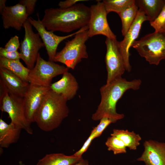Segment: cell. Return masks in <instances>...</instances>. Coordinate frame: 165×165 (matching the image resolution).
<instances>
[{"label": "cell", "instance_id": "obj_6", "mask_svg": "<svg viewBox=\"0 0 165 165\" xmlns=\"http://www.w3.org/2000/svg\"><path fill=\"white\" fill-rule=\"evenodd\" d=\"M131 47L151 64L158 65L165 59V34L156 32L135 40Z\"/></svg>", "mask_w": 165, "mask_h": 165}, {"label": "cell", "instance_id": "obj_22", "mask_svg": "<svg viewBox=\"0 0 165 165\" xmlns=\"http://www.w3.org/2000/svg\"><path fill=\"white\" fill-rule=\"evenodd\" d=\"M111 136L118 138L123 142L127 147L132 150L137 149L141 140L139 134L127 130L114 129Z\"/></svg>", "mask_w": 165, "mask_h": 165}, {"label": "cell", "instance_id": "obj_18", "mask_svg": "<svg viewBox=\"0 0 165 165\" xmlns=\"http://www.w3.org/2000/svg\"><path fill=\"white\" fill-rule=\"evenodd\" d=\"M22 129L12 124H8L2 118L0 119V146L8 148L16 142L20 138Z\"/></svg>", "mask_w": 165, "mask_h": 165}, {"label": "cell", "instance_id": "obj_24", "mask_svg": "<svg viewBox=\"0 0 165 165\" xmlns=\"http://www.w3.org/2000/svg\"><path fill=\"white\" fill-rule=\"evenodd\" d=\"M107 13L114 12L118 14L135 3L134 0H104L102 2Z\"/></svg>", "mask_w": 165, "mask_h": 165}, {"label": "cell", "instance_id": "obj_29", "mask_svg": "<svg viewBox=\"0 0 165 165\" xmlns=\"http://www.w3.org/2000/svg\"><path fill=\"white\" fill-rule=\"evenodd\" d=\"M0 57L11 60H20V53L17 51L8 52L2 47L0 48Z\"/></svg>", "mask_w": 165, "mask_h": 165}, {"label": "cell", "instance_id": "obj_27", "mask_svg": "<svg viewBox=\"0 0 165 165\" xmlns=\"http://www.w3.org/2000/svg\"><path fill=\"white\" fill-rule=\"evenodd\" d=\"M150 23L156 32L160 31L165 26V4L157 17Z\"/></svg>", "mask_w": 165, "mask_h": 165}, {"label": "cell", "instance_id": "obj_26", "mask_svg": "<svg viewBox=\"0 0 165 165\" xmlns=\"http://www.w3.org/2000/svg\"><path fill=\"white\" fill-rule=\"evenodd\" d=\"M100 120L99 124L91 131L94 133L96 138L100 136L109 125L114 123L112 120L106 116L103 117Z\"/></svg>", "mask_w": 165, "mask_h": 165}, {"label": "cell", "instance_id": "obj_19", "mask_svg": "<svg viewBox=\"0 0 165 165\" xmlns=\"http://www.w3.org/2000/svg\"><path fill=\"white\" fill-rule=\"evenodd\" d=\"M83 159L73 154L67 156L63 153H54L46 154L39 160L36 165H74Z\"/></svg>", "mask_w": 165, "mask_h": 165}, {"label": "cell", "instance_id": "obj_12", "mask_svg": "<svg viewBox=\"0 0 165 165\" xmlns=\"http://www.w3.org/2000/svg\"><path fill=\"white\" fill-rule=\"evenodd\" d=\"M148 20V17L142 10L139 9L136 18L123 40L117 42L119 51L123 57L126 70L130 72L131 67L129 62L130 49L137 38L142 23Z\"/></svg>", "mask_w": 165, "mask_h": 165}, {"label": "cell", "instance_id": "obj_16", "mask_svg": "<svg viewBox=\"0 0 165 165\" xmlns=\"http://www.w3.org/2000/svg\"><path fill=\"white\" fill-rule=\"evenodd\" d=\"M0 80L4 84L8 92L23 98L30 83L24 81L9 70L0 67Z\"/></svg>", "mask_w": 165, "mask_h": 165}, {"label": "cell", "instance_id": "obj_30", "mask_svg": "<svg viewBox=\"0 0 165 165\" xmlns=\"http://www.w3.org/2000/svg\"><path fill=\"white\" fill-rule=\"evenodd\" d=\"M37 0H21L19 3L24 6L29 16L31 15L35 11Z\"/></svg>", "mask_w": 165, "mask_h": 165}, {"label": "cell", "instance_id": "obj_21", "mask_svg": "<svg viewBox=\"0 0 165 165\" xmlns=\"http://www.w3.org/2000/svg\"><path fill=\"white\" fill-rule=\"evenodd\" d=\"M0 67L9 70L23 81L28 82L30 70L24 66L20 60H11L0 57Z\"/></svg>", "mask_w": 165, "mask_h": 165}, {"label": "cell", "instance_id": "obj_7", "mask_svg": "<svg viewBox=\"0 0 165 165\" xmlns=\"http://www.w3.org/2000/svg\"><path fill=\"white\" fill-rule=\"evenodd\" d=\"M68 68L54 61H46L38 54L34 67L30 70L28 82L40 86L50 87L53 79L68 71Z\"/></svg>", "mask_w": 165, "mask_h": 165}, {"label": "cell", "instance_id": "obj_20", "mask_svg": "<svg viewBox=\"0 0 165 165\" xmlns=\"http://www.w3.org/2000/svg\"><path fill=\"white\" fill-rule=\"evenodd\" d=\"M135 4L143 11L150 23L158 16L165 4V0H137Z\"/></svg>", "mask_w": 165, "mask_h": 165}, {"label": "cell", "instance_id": "obj_32", "mask_svg": "<svg viewBox=\"0 0 165 165\" xmlns=\"http://www.w3.org/2000/svg\"><path fill=\"white\" fill-rule=\"evenodd\" d=\"M87 0H66L60 1L58 4L60 8L63 9L69 8L74 6L79 2L87 1Z\"/></svg>", "mask_w": 165, "mask_h": 165}, {"label": "cell", "instance_id": "obj_15", "mask_svg": "<svg viewBox=\"0 0 165 165\" xmlns=\"http://www.w3.org/2000/svg\"><path fill=\"white\" fill-rule=\"evenodd\" d=\"M144 151L137 160L145 165H165V143L152 140L144 143Z\"/></svg>", "mask_w": 165, "mask_h": 165}, {"label": "cell", "instance_id": "obj_31", "mask_svg": "<svg viewBox=\"0 0 165 165\" xmlns=\"http://www.w3.org/2000/svg\"><path fill=\"white\" fill-rule=\"evenodd\" d=\"M95 138L94 134L91 132L90 134L86 140L82 147L73 155L76 156L81 157L82 154L88 149L92 141Z\"/></svg>", "mask_w": 165, "mask_h": 165}, {"label": "cell", "instance_id": "obj_14", "mask_svg": "<svg viewBox=\"0 0 165 165\" xmlns=\"http://www.w3.org/2000/svg\"><path fill=\"white\" fill-rule=\"evenodd\" d=\"M3 26L6 29L10 28L20 31L29 17L25 7L19 3L0 9Z\"/></svg>", "mask_w": 165, "mask_h": 165}, {"label": "cell", "instance_id": "obj_11", "mask_svg": "<svg viewBox=\"0 0 165 165\" xmlns=\"http://www.w3.org/2000/svg\"><path fill=\"white\" fill-rule=\"evenodd\" d=\"M116 39L106 38V52L105 61L107 72L106 83L120 77L126 70L123 57L119 51Z\"/></svg>", "mask_w": 165, "mask_h": 165}, {"label": "cell", "instance_id": "obj_34", "mask_svg": "<svg viewBox=\"0 0 165 165\" xmlns=\"http://www.w3.org/2000/svg\"><path fill=\"white\" fill-rule=\"evenodd\" d=\"M165 34V26L160 31Z\"/></svg>", "mask_w": 165, "mask_h": 165}, {"label": "cell", "instance_id": "obj_13", "mask_svg": "<svg viewBox=\"0 0 165 165\" xmlns=\"http://www.w3.org/2000/svg\"><path fill=\"white\" fill-rule=\"evenodd\" d=\"M50 87L40 86L30 83L29 88L23 98L26 118L30 123L34 122L35 115Z\"/></svg>", "mask_w": 165, "mask_h": 165}, {"label": "cell", "instance_id": "obj_2", "mask_svg": "<svg viewBox=\"0 0 165 165\" xmlns=\"http://www.w3.org/2000/svg\"><path fill=\"white\" fill-rule=\"evenodd\" d=\"M141 83L139 79L128 81L120 77L102 86L100 89L101 101L96 111L92 115V119L98 121L106 116L115 123L123 119L124 115L119 114L116 111L118 101L127 90L139 89Z\"/></svg>", "mask_w": 165, "mask_h": 165}, {"label": "cell", "instance_id": "obj_1", "mask_svg": "<svg viewBox=\"0 0 165 165\" xmlns=\"http://www.w3.org/2000/svg\"><path fill=\"white\" fill-rule=\"evenodd\" d=\"M90 16V7L77 3L67 9L47 8L41 20L48 31L69 33L88 26Z\"/></svg>", "mask_w": 165, "mask_h": 165}, {"label": "cell", "instance_id": "obj_33", "mask_svg": "<svg viewBox=\"0 0 165 165\" xmlns=\"http://www.w3.org/2000/svg\"><path fill=\"white\" fill-rule=\"evenodd\" d=\"M74 165H89V163L87 160L82 159L80 161Z\"/></svg>", "mask_w": 165, "mask_h": 165}, {"label": "cell", "instance_id": "obj_17", "mask_svg": "<svg viewBox=\"0 0 165 165\" xmlns=\"http://www.w3.org/2000/svg\"><path fill=\"white\" fill-rule=\"evenodd\" d=\"M62 75L61 79L51 84L50 87L52 90L62 95L68 101L75 97L79 86L75 77L68 71Z\"/></svg>", "mask_w": 165, "mask_h": 165}, {"label": "cell", "instance_id": "obj_3", "mask_svg": "<svg viewBox=\"0 0 165 165\" xmlns=\"http://www.w3.org/2000/svg\"><path fill=\"white\" fill-rule=\"evenodd\" d=\"M67 101L50 89L36 112L34 122L42 130L49 132L57 128L68 116Z\"/></svg>", "mask_w": 165, "mask_h": 165}, {"label": "cell", "instance_id": "obj_28", "mask_svg": "<svg viewBox=\"0 0 165 165\" xmlns=\"http://www.w3.org/2000/svg\"><path fill=\"white\" fill-rule=\"evenodd\" d=\"M20 46L19 37L15 35L11 38L5 45L4 48L7 51L12 52L17 51Z\"/></svg>", "mask_w": 165, "mask_h": 165}, {"label": "cell", "instance_id": "obj_25", "mask_svg": "<svg viewBox=\"0 0 165 165\" xmlns=\"http://www.w3.org/2000/svg\"><path fill=\"white\" fill-rule=\"evenodd\" d=\"M105 144L109 151H112L114 154L125 153L126 148L123 142L118 138L111 136L106 141Z\"/></svg>", "mask_w": 165, "mask_h": 165}, {"label": "cell", "instance_id": "obj_4", "mask_svg": "<svg viewBox=\"0 0 165 165\" xmlns=\"http://www.w3.org/2000/svg\"><path fill=\"white\" fill-rule=\"evenodd\" d=\"M0 82V110L8 113L11 123L32 134L31 124L26 116L23 98L9 93L2 81Z\"/></svg>", "mask_w": 165, "mask_h": 165}, {"label": "cell", "instance_id": "obj_23", "mask_svg": "<svg viewBox=\"0 0 165 165\" xmlns=\"http://www.w3.org/2000/svg\"><path fill=\"white\" fill-rule=\"evenodd\" d=\"M138 10V7L135 3L118 14L121 20V31L123 36L125 35L132 24L136 18Z\"/></svg>", "mask_w": 165, "mask_h": 165}, {"label": "cell", "instance_id": "obj_10", "mask_svg": "<svg viewBox=\"0 0 165 165\" xmlns=\"http://www.w3.org/2000/svg\"><path fill=\"white\" fill-rule=\"evenodd\" d=\"M90 8V16L88 25L89 37L101 35L111 39H116V35L111 30L108 22V14L103 2L97 1Z\"/></svg>", "mask_w": 165, "mask_h": 165}, {"label": "cell", "instance_id": "obj_8", "mask_svg": "<svg viewBox=\"0 0 165 165\" xmlns=\"http://www.w3.org/2000/svg\"><path fill=\"white\" fill-rule=\"evenodd\" d=\"M24 36L20 47V59L30 70L34 67L39 50L45 47L39 34L33 31L32 25L27 20L23 25Z\"/></svg>", "mask_w": 165, "mask_h": 165}, {"label": "cell", "instance_id": "obj_9", "mask_svg": "<svg viewBox=\"0 0 165 165\" xmlns=\"http://www.w3.org/2000/svg\"><path fill=\"white\" fill-rule=\"evenodd\" d=\"M38 19L35 20L29 16L28 20L32 26L36 30L43 42L44 44L49 61H54V57L57 53V50L59 44L64 40L78 33L88 29V26L83 27L74 33L67 35L60 36L57 35L52 31L47 30L42 24L40 20L39 14L37 13Z\"/></svg>", "mask_w": 165, "mask_h": 165}, {"label": "cell", "instance_id": "obj_5", "mask_svg": "<svg viewBox=\"0 0 165 165\" xmlns=\"http://www.w3.org/2000/svg\"><path fill=\"white\" fill-rule=\"evenodd\" d=\"M88 30L78 33L73 39L66 42L62 49L57 53L54 62H60L74 69L82 59L87 58L85 43L89 38Z\"/></svg>", "mask_w": 165, "mask_h": 165}]
</instances>
